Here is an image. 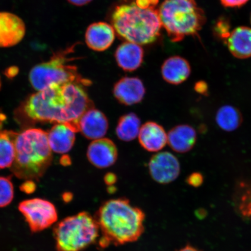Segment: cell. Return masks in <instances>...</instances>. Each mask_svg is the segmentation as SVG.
I'll use <instances>...</instances> for the list:
<instances>
[{
  "mask_svg": "<svg viewBox=\"0 0 251 251\" xmlns=\"http://www.w3.org/2000/svg\"><path fill=\"white\" fill-rule=\"evenodd\" d=\"M206 214V213L205 211H204V210L202 209L198 210V211L196 212V216L199 218L205 217Z\"/></svg>",
  "mask_w": 251,
  "mask_h": 251,
  "instance_id": "cell-37",
  "label": "cell"
},
{
  "mask_svg": "<svg viewBox=\"0 0 251 251\" xmlns=\"http://www.w3.org/2000/svg\"><path fill=\"white\" fill-rule=\"evenodd\" d=\"M149 168L151 176L160 184L171 183L176 179L180 173L179 161L169 152H159L152 156Z\"/></svg>",
  "mask_w": 251,
  "mask_h": 251,
  "instance_id": "cell-9",
  "label": "cell"
},
{
  "mask_svg": "<svg viewBox=\"0 0 251 251\" xmlns=\"http://www.w3.org/2000/svg\"><path fill=\"white\" fill-rule=\"evenodd\" d=\"M66 54L57 53L50 60L34 66L29 73V81L34 89L42 91L55 84L76 83L89 86L90 81L77 73L76 67L68 64Z\"/></svg>",
  "mask_w": 251,
  "mask_h": 251,
  "instance_id": "cell-7",
  "label": "cell"
},
{
  "mask_svg": "<svg viewBox=\"0 0 251 251\" xmlns=\"http://www.w3.org/2000/svg\"><path fill=\"white\" fill-rule=\"evenodd\" d=\"M250 21H251V14Z\"/></svg>",
  "mask_w": 251,
  "mask_h": 251,
  "instance_id": "cell-40",
  "label": "cell"
},
{
  "mask_svg": "<svg viewBox=\"0 0 251 251\" xmlns=\"http://www.w3.org/2000/svg\"><path fill=\"white\" fill-rule=\"evenodd\" d=\"M177 251H200L197 249L196 248L191 246H186L183 248H182L180 250Z\"/></svg>",
  "mask_w": 251,
  "mask_h": 251,
  "instance_id": "cell-36",
  "label": "cell"
},
{
  "mask_svg": "<svg viewBox=\"0 0 251 251\" xmlns=\"http://www.w3.org/2000/svg\"><path fill=\"white\" fill-rule=\"evenodd\" d=\"M18 209L34 233L51 227L58 220L56 207L46 200L36 198L23 201L19 204Z\"/></svg>",
  "mask_w": 251,
  "mask_h": 251,
  "instance_id": "cell-8",
  "label": "cell"
},
{
  "mask_svg": "<svg viewBox=\"0 0 251 251\" xmlns=\"http://www.w3.org/2000/svg\"><path fill=\"white\" fill-rule=\"evenodd\" d=\"M26 26L17 15L0 12V48L17 45L24 38Z\"/></svg>",
  "mask_w": 251,
  "mask_h": 251,
  "instance_id": "cell-10",
  "label": "cell"
},
{
  "mask_svg": "<svg viewBox=\"0 0 251 251\" xmlns=\"http://www.w3.org/2000/svg\"><path fill=\"white\" fill-rule=\"evenodd\" d=\"M139 140L143 148L150 152H158L168 143V134L161 125L148 122L141 127Z\"/></svg>",
  "mask_w": 251,
  "mask_h": 251,
  "instance_id": "cell-15",
  "label": "cell"
},
{
  "mask_svg": "<svg viewBox=\"0 0 251 251\" xmlns=\"http://www.w3.org/2000/svg\"><path fill=\"white\" fill-rule=\"evenodd\" d=\"M108 127L104 114L94 108L88 110L78 121V130L89 140L102 139L107 133Z\"/></svg>",
  "mask_w": 251,
  "mask_h": 251,
  "instance_id": "cell-13",
  "label": "cell"
},
{
  "mask_svg": "<svg viewBox=\"0 0 251 251\" xmlns=\"http://www.w3.org/2000/svg\"><path fill=\"white\" fill-rule=\"evenodd\" d=\"M191 72L189 62L180 56L168 58L161 67L163 78L173 85H178L184 82L190 76Z\"/></svg>",
  "mask_w": 251,
  "mask_h": 251,
  "instance_id": "cell-17",
  "label": "cell"
},
{
  "mask_svg": "<svg viewBox=\"0 0 251 251\" xmlns=\"http://www.w3.org/2000/svg\"><path fill=\"white\" fill-rule=\"evenodd\" d=\"M194 90L197 93L201 94L204 96H208L209 86L208 83L203 80L197 81L194 87Z\"/></svg>",
  "mask_w": 251,
  "mask_h": 251,
  "instance_id": "cell-28",
  "label": "cell"
},
{
  "mask_svg": "<svg viewBox=\"0 0 251 251\" xmlns=\"http://www.w3.org/2000/svg\"><path fill=\"white\" fill-rule=\"evenodd\" d=\"M216 124L222 130L233 131L240 126L243 122V115L237 108L226 105L221 106L216 114Z\"/></svg>",
  "mask_w": 251,
  "mask_h": 251,
  "instance_id": "cell-21",
  "label": "cell"
},
{
  "mask_svg": "<svg viewBox=\"0 0 251 251\" xmlns=\"http://www.w3.org/2000/svg\"><path fill=\"white\" fill-rule=\"evenodd\" d=\"M197 139L195 129L190 125H180L172 128L168 134V143L174 151L183 153L193 149Z\"/></svg>",
  "mask_w": 251,
  "mask_h": 251,
  "instance_id": "cell-18",
  "label": "cell"
},
{
  "mask_svg": "<svg viewBox=\"0 0 251 251\" xmlns=\"http://www.w3.org/2000/svg\"><path fill=\"white\" fill-rule=\"evenodd\" d=\"M14 190L10 177H0V208L9 205L14 199Z\"/></svg>",
  "mask_w": 251,
  "mask_h": 251,
  "instance_id": "cell-24",
  "label": "cell"
},
{
  "mask_svg": "<svg viewBox=\"0 0 251 251\" xmlns=\"http://www.w3.org/2000/svg\"><path fill=\"white\" fill-rule=\"evenodd\" d=\"M103 180L108 186H114L117 183V176L114 173L109 172L105 175Z\"/></svg>",
  "mask_w": 251,
  "mask_h": 251,
  "instance_id": "cell-31",
  "label": "cell"
},
{
  "mask_svg": "<svg viewBox=\"0 0 251 251\" xmlns=\"http://www.w3.org/2000/svg\"><path fill=\"white\" fill-rule=\"evenodd\" d=\"M94 218L102 233L99 241L101 249L111 244L121 246L135 242L144 231L145 213L124 198L106 201Z\"/></svg>",
  "mask_w": 251,
  "mask_h": 251,
  "instance_id": "cell-2",
  "label": "cell"
},
{
  "mask_svg": "<svg viewBox=\"0 0 251 251\" xmlns=\"http://www.w3.org/2000/svg\"><path fill=\"white\" fill-rule=\"evenodd\" d=\"M112 26L126 42L139 45L154 42L162 27L158 9L141 8L132 3L116 7L112 15Z\"/></svg>",
  "mask_w": 251,
  "mask_h": 251,
  "instance_id": "cell-4",
  "label": "cell"
},
{
  "mask_svg": "<svg viewBox=\"0 0 251 251\" xmlns=\"http://www.w3.org/2000/svg\"><path fill=\"white\" fill-rule=\"evenodd\" d=\"M93 107L80 84H55L31 95L24 105V111L33 121L65 124L75 132L78 121Z\"/></svg>",
  "mask_w": 251,
  "mask_h": 251,
  "instance_id": "cell-1",
  "label": "cell"
},
{
  "mask_svg": "<svg viewBox=\"0 0 251 251\" xmlns=\"http://www.w3.org/2000/svg\"><path fill=\"white\" fill-rule=\"evenodd\" d=\"M231 24L228 18L224 17H220L216 21L213 27V32L216 38L222 41L225 43L230 36L231 31Z\"/></svg>",
  "mask_w": 251,
  "mask_h": 251,
  "instance_id": "cell-25",
  "label": "cell"
},
{
  "mask_svg": "<svg viewBox=\"0 0 251 251\" xmlns=\"http://www.w3.org/2000/svg\"><path fill=\"white\" fill-rule=\"evenodd\" d=\"M249 1V0H220L222 5L226 8H240Z\"/></svg>",
  "mask_w": 251,
  "mask_h": 251,
  "instance_id": "cell-27",
  "label": "cell"
},
{
  "mask_svg": "<svg viewBox=\"0 0 251 251\" xmlns=\"http://www.w3.org/2000/svg\"><path fill=\"white\" fill-rule=\"evenodd\" d=\"M115 57L118 65L122 70L133 72L142 64L144 50L137 44L126 42L118 47Z\"/></svg>",
  "mask_w": 251,
  "mask_h": 251,
  "instance_id": "cell-16",
  "label": "cell"
},
{
  "mask_svg": "<svg viewBox=\"0 0 251 251\" xmlns=\"http://www.w3.org/2000/svg\"><path fill=\"white\" fill-rule=\"evenodd\" d=\"M18 73V70L15 67L9 68V70L6 71V75H7L8 77H14Z\"/></svg>",
  "mask_w": 251,
  "mask_h": 251,
  "instance_id": "cell-33",
  "label": "cell"
},
{
  "mask_svg": "<svg viewBox=\"0 0 251 251\" xmlns=\"http://www.w3.org/2000/svg\"><path fill=\"white\" fill-rule=\"evenodd\" d=\"M63 200H64V201L66 202H70L71 200H72V198H73V195L71 193H65L64 195H63Z\"/></svg>",
  "mask_w": 251,
  "mask_h": 251,
  "instance_id": "cell-35",
  "label": "cell"
},
{
  "mask_svg": "<svg viewBox=\"0 0 251 251\" xmlns=\"http://www.w3.org/2000/svg\"><path fill=\"white\" fill-rule=\"evenodd\" d=\"M115 30L111 25L97 23L90 25L85 34L86 43L90 49L96 51H103L112 45Z\"/></svg>",
  "mask_w": 251,
  "mask_h": 251,
  "instance_id": "cell-14",
  "label": "cell"
},
{
  "mask_svg": "<svg viewBox=\"0 0 251 251\" xmlns=\"http://www.w3.org/2000/svg\"><path fill=\"white\" fill-rule=\"evenodd\" d=\"M0 87H1V80H0Z\"/></svg>",
  "mask_w": 251,
  "mask_h": 251,
  "instance_id": "cell-39",
  "label": "cell"
},
{
  "mask_svg": "<svg viewBox=\"0 0 251 251\" xmlns=\"http://www.w3.org/2000/svg\"><path fill=\"white\" fill-rule=\"evenodd\" d=\"M49 143L53 151L65 153L72 149L75 141V131L65 124H56L48 133Z\"/></svg>",
  "mask_w": 251,
  "mask_h": 251,
  "instance_id": "cell-20",
  "label": "cell"
},
{
  "mask_svg": "<svg viewBox=\"0 0 251 251\" xmlns=\"http://www.w3.org/2000/svg\"><path fill=\"white\" fill-rule=\"evenodd\" d=\"M70 4L76 6H83L89 4L92 0H67Z\"/></svg>",
  "mask_w": 251,
  "mask_h": 251,
  "instance_id": "cell-32",
  "label": "cell"
},
{
  "mask_svg": "<svg viewBox=\"0 0 251 251\" xmlns=\"http://www.w3.org/2000/svg\"><path fill=\"white\" fill-rule=\"evenodd\" d=\"M140 128V118L134 113H128L119 118L116 133L119 139L128 142L136 139Z\"/></svg>",
  "mask_w": 251,
  "mask_h": 251,
  "instance_id": "cell-22",
  "label": "cell"
},
{
  "mask_svg": "<svg viewBox=\"0 0 251 251\" xmlns=\"http://www.w3.org/2000/svg\"><path fill=\"white\" fill-rule=\"evenodd\" d=\"M118 150L113 141L109 139L93 140L88 147V160L93 166L99 169L109 168L118 159Z\"/></svg>",
  "mask_w": 251,
  "mask_h": 251,
  "instance_id": "cell-11",
  "label": "cell"
},
{
  "mask_svg": "<svg viewBox=\"0 0 251 251\" xmlns=\"http://www.w3.org/2000/svg\"><path fill=\"white\" fill-rule=\"evenodd\" d=\"M158 14L172 42H180L188 36H199L206 22L205 12L196 0H165Z\"/></svg>",
  "mask_w": 251,
  "mask_h": 251,
  "instance_id": "cell-5",
  "label": "cell"
},
{
  "mask_svg": "<svg viewBox=\"0 0 251 251\" xmlns=\"http://www.w3.org/2000/svg\"><path fill=\"white\" fill-rule=\"evenodd\" d=\"M113 94L122 104L133 105L142 101L146 94V88L140 78L125 77L115 83Z\"/></svg>",
  "mask_w": 251,
  "mask_h": 251,
  "instance_id": "cell-12",
  "label": "cell"
},
{
  "mask_svg": "<svg viewBox=\"0 0 251 251\" xmlns=\"http://www.w3.org/2000/svg\"><path fill=\"white\" fill-rule=\"evenodd\" d=\"M61 164L65 166L70 165L71 161L70 157L68 155H64L62 157Z\"/></svg>",
  "mask_w": 251,
  "mask_h": 251,
  "instance_id": "cell-34",
  "label": "cell"
},
{
  "mask_svg": "<svg viewBox=\"0 0 251 251\" xmlns=\"http://www.w3.org/2000/svg\"><path fill=\"white\" fill-rule=\"evenodd\" d=\"M187 183L193 187H199L203 183V175L200 172H194L187 178Z\"/></svg>",
  "mask_w": 251,
  "mask_h": 251,
  "instance_id": "cell-26",
  "label": "cell"
},
{
  "mask_svg": "<svg viewBox=\"0 0 251 251\" xmlns=\"http://www.w3.org/2000/svg\"><path fill=\"white\" fill-rule=\"evenodd\" d=\"M100 228L95 218L87 212L69 216L53 229L57 251H81L97 242Z\"/></svg>",
  "mask_w": 251,
  "mask_h": 251,
  "instance_id": "cell-6",
  "label": "cell"
},
{
  "mask_svg": "<svg viewBox=\"0 0 251 251\" xmlns=\"http://www.w3.org/2000/svg\"><path fill=\"white\" fill-rule=\"evenodd\" d=\"M17 136L12 131H0V169L10 168L13 164Z\"/></svg>",
  "mask_w": 251,
  "mask_h": 251,
  "instance_id": "cell-23",
  "label": "cell"
},
{
  "mask_svg": "<svg viewBox=\"0 0 251 251\" xmlns=\"http://www.w3.org/2000/svg\"><path fill=\"white\" fill-rule=\"evenodd\" d=\"M52 155L48 133L39 128H30L18 134L15 156L11 171L21 179L38 180L50 165Z\"/></svg>",
  "mask_w": 251,
  "mask_h": 251,
  "instance_id": "cell-3",
  "label": "cell"
},
{
  "mask_svg": "<svg viewBox=\"0 0 251 251\" xmlns=\"http://www.w3.org/2000/svg\"><path fill=\"white\" fill-rule=\"evenodd\" d=\"M21 191L26 194H31L36 189V185L33 180H26L20 187Z\"/></svg>",
  "mask_w": 251,
  "mask_h": 251,
  "instance_id": "cell-29",
  "label": "cell"
},
{
  "mask_svg": "<svg viewBox=\"0 0 251 251\" xmlns=\"http://www.w3.org/2000/svg\"><path fill=\"white\" fill-rule=\"evenodd\" d=\"M108 192L113 194L117 191V188L114 186H108L107 188Z\"/></svg>",
  "mask_w": 251,
  "mask_h": 251,
  "instance_id": "cell-38",
  "label": "cell"
},
{
  "mask_svg": "<svg viewBox=\"0 0 251 251\" xmlns=\"http://www.w3.org/2000/svg\"><path fill=\"white\" fill-rule=\"evenodd\" d=\"M225 44L234 57L238 59L251 57V28L247 26L235 28L231 31Z\"/></svg>",
  "mask_w": 251,
  "mask_h": 251,
  "instance_id": "cell-19",
  "label": "cell"
},
{
  "mask_svg": "<svg viewBox=\"0 0 251 251\" xmlns=\"http://www.w3.org/2000/svg\"><path fill=\"white\" fill-rule=\"evenodd\" d=\"M136 4L138 7L147 9L151 7H156L158 4V0H136Z\"/></svg>",
  "mask_w": 251,
  "mask_h": 251,
  "instance_id": "cell-30",
  "label": "cell"
}]
</instances>
